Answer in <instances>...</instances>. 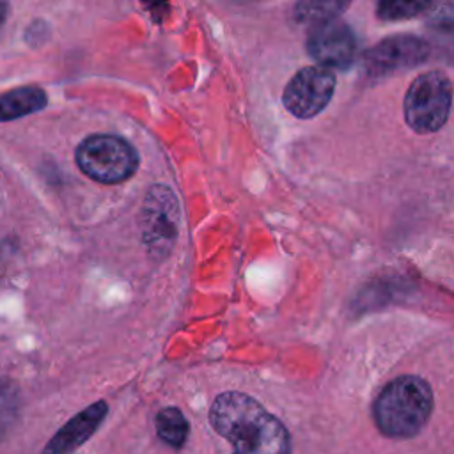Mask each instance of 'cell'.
Returning a JSON list of instances; mask_svg holds the SVG:
<instances>
[{
	"mask_svg": "<svg viewBox=\"0 0 454 454\" xmlns=\"http://www.w3.org/2000/svg\"><path fill=\"white\" fill-rule=\"evenodd\" d=\"M209 422L232 445L234 454H291L286 426L243 392L216 395L209 408Z\"/></svg>",
	"mask_w": 454,
	"mask_h": 454,
	"instance_id": "1",
	"label": "cell"
},
{
	"mask_svg": "<svg viewBox=\"0 0 454 454\" xmlns=\"http://www.w3.org/2000/svg\"><path fill=\"white\" fill-rule=\"evenodd\" d=\"M433 390L419 376H399L388 381L372 404V419L388 438H411L427 424L433 411Z\"/></svg>",
	"mask_w": 454,
	"mask_h": 454,
	"instance_id": "2",
	"label": "cell"
},
{
	"mask_svg": "<svg viewBox=\"0 0 454 454\" xmlns=\"http://www.w3.org/2000/svg\"><path fill=\"white\" fill-rule=\"evenodd\" d=\"M452 106V82L442 71L419 74L404 96L406 124L420 135L438 131L449 119Z\"/></svg>",
	"mask_w": 454,
	"mask_h": 454,
	"instance_id": "3",
	"label": "cell"
},
{
	"mask_svg": "<svg viewBox=\"0 0 454 454\" xmlns=\"http://www.w3.org/2000/svg\"><path fill=\"white\" fill-rule=\"evenodd\" d=\"M76 165L80 170L105 184H115L131 177L138 167L137 151L114 135L87 137L76 147Z\"/></svg>",
	"mask_w": 454,
	"mask_h": 454,
	"instance_id": "4",
	"label": "cell"
},
{
	"mask_svg": "<svg viewBox=\"0 0 454 454\" xmlns=\"http://www.w3.org/2000/svg\"><path fill=\"white\" fill-rule=\"evenodd\" d=\"M179 204L174 192L165 184L147 190L142 206V238L151 255L165 257L177 238Z\"/></svg>",
	"mask_w": 454,
	"mask_h": 454,
	"instance_id": "5",
	"label": "cell"
},
{
	"mask_svg": "<svg viewBox=\"0 0 454 454\" xmlns=\"http://www.w3.org/2000/svg\"><path fill=\"white\" fill-rule=\"evenodd\" d=\"M335 74L325 66H307L300 69L286 85L284 106L298 119L316 117L332 99Z\"/></svg>",
	"mask_w": 454,
	"mask_h": 454,
	"instance_id": "6",
	"label": "cell"
},
{
	"mask_svg": "<svg viewBox=\"0 0 454 454\" xmlns=\"http://www.w3.org/2000/svg\"><path fill=\"white\" fill-rule=\"evenodd\" d=\"M307 51L330 69H346L356 53V39L348 23L340 20L314 25L307 37Z\"/></svg>",
	"mask_w": 454,
	"mask_h": 454,
	"instance_id": "7",
	"label": "cell"
},
{
	"mask_svg": "<svg viewBox=\"0 0 454 454\" xmlns=\"http://www.w3.org/2000/svg\"><path fill=\"white\" fill-rule=\"evenodd\" d=\"M429 55V46L415 35H390L380 41L364 55V67L369 74L385 76L401 69L422 64Z\"/></svg>",
	"mask_w": 454,
	"mask_h": 454,
	"instance_id": "8",
	"label": "cell"
},
{
	"mask_svg": "<svg viewBox=\"0 0 454 454\" xmlns=\"http://www.w3.org/2000/svg\"><path fill=\"white\" fill-rule=\"evenodd\" d=\"M108 413V404L98 401L69 419L44 445L43 454H71L83 442H87L101 426Z\"/></svg>",
	"mask_w": 454,
	"mask_h": 454,
	"instance_id": "9",
	"label": "cell"
},
{
	"mask_svg": "<svg viewBox=\"0 0 454 454\" xmlns=\"http://www.w3.org/2000/svg\"><path fill=\"white\" fill-rule=\"evenodd\" d=\"M48 105L46 92L41 87L27 85L7 90L0 96V122L35 114Z\"/></svg>",
	"mask_w": 454,
	"mask_h": 454,
	"instance_id": "10",
	"label": "cell"
},
{
	"mask_svg": "<svg viewBox=\"0 0 454 454\" xmlns=\"http://www.w3.org/2000/svg\"><path fill=\"white\" fill-rule=\"evenodd\" d=\"M349 4L351 0H298L293 16L298 23L314 27L337 20V16L344 12Z\"/></svg>",
	"mask_w": 454,
	"mask_h": 454,
	"instance_id": "11",
	"label": "cell"
},
{
	"mask_svg": "<svg viewBox=\"0 0 454 454\" xmlns=\"http://www.w3.org/2000/svg\"><path fill=\"white\" fill-rule=\"evenodd\" d=\"M156 433L158 436L174 449H181L188 438L190 426L183 411L176 406H167L156 413Z\"/></svg>",
	"mask_w": 454,
	"mask_h": 454,
	"instance_id": "12",
	"label": "cell"
},
{
	"mask_svg": "<svg viewBox=\"0 0 454 454\" xmlns=\"http://www.w3.org/2000/svg\"><path fill=\"white\" fill-rule=\"evenodd\" d=\"M20 417V392L18 387L7 380L0 378V440L7 436Z\"/></svg>",
	"mask_w": 454,
	"mask_h": 454,
	"instance_id": "13",
	"label": "cell"
},
{
	"mask_svg": "<svg viewBox=\"0 0 454 454\" xmlns=\"http://www.w3.org/2000/svg\"><path fill=\"white\" fill-rule=\"evenodd\" d=\"M433 0H378L376 12L383 21H404L422 14Z\"/></svg>",
	"mask_w": 454,
	"mask_h": 454,
	"instance_id": "14",
	"label": "cell"
},
{
	"mask_svg": "<svg viewBox=\"0 0 454 454\" xmlns=\"http://www.w3.org/2000/svg\"><path fill=\"white\" fill-rule=\"evenodd\" d=\"M142 5L156 23H161L168 14V0H142Z\"/></svg>",
	"mask_w": 454,
	"mask_h": 454,
	"instance_id": "15",
	"label": "cell"
},
{
	"mask_svg": "<svg viewBox=\"0 0 454 454\" xmlns=\"http://www.w3.org/2000/svg\"><path fill=\"white\" fill-rule=\"evenodd\" d=\"M5 16H7V4L4 0H0V28H2L4 21H5Z\"/></svg>",
	"mask_w": 454,
	"mask_h": 454,
	"instance_id": "16",
	"label": "cell"
}]
</instances>
